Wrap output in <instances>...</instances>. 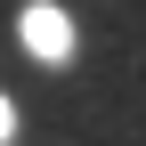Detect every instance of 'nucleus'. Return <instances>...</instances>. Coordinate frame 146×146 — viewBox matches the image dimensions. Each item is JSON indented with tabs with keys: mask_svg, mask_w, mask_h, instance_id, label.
I'll use <instances>...</instances> for the list:
<instances>
[{
	"mask_svg": "<svg viewBox=\"0 0 146 146\" xmlns=\"http://www.w3.org/2000/svg\"><path fill=\"white\" fill-rule=\"evenodd\" d=\"M16 138V114H8V98H0V146H8Z\"/></svg>",
	"mask_w": 146,
	"mask_h": 146,
	"instance_id": "obj_2",
	"label": "nucleus"
},
{
	"mask_svg": "<svg viewBox=\"0 0 146 146\" xmlns=\"http://www.w3.org/2000/svg\"><path fill=\"white\" fill-rule=\"evenodd\" d=\"M25 49L33 57H73V25H65V8H25Z\"/></svg>",
	"mask_w": 146,
	"mask_h": 146,
	"instance_id": "obj_1",
	"label": "nucleus"
}]
</instances>
